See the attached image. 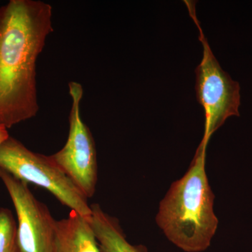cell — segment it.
<instances>
[{
  "label": "cell",
  "mask_w": 252,
  "mask_h": 252,
  "mask_svg": "<svg viewBox=\"0 0 252 252\" xmlns=\"http://www.w3.org/2000/svg\"><path fill=\"white\" fill-rule=\"evenodd\" d=\"M53 8L39 0L0 7V126L11 128L39 112L36 65L52 32Z\"/></svg>",
  "instance_id": "6da1fadb"
},
{
  "label": "cell",
  "mask_w": 252,
  "mask_h": 252,
  "mask_svg": "<svg viewBox=\"0 0 252 252\" xmlns=\"http://www.w3.org/2000/svg\"><path fill=\"white\" fill-rule=\"evenodd\" d=\"M207 144L202 140L188 170L170 186L156 217L169 241L185 252L205 251L218 228L205 170Z\"/></svg>",
  "instance_id": "7a4b0ae2"
},
{
  "label": "cell",
  "mask_w": 252,
  "mask_h": 252,
  "mask_svg": "<svg viewBox=\"0 0 252 252\" xmlns=\"http://www.w3.org/2000/svg\"><path fill=\"white\" fill-rule=\"evenodd\" d=\"M0 170L24 183L46 189L71 211L90 219L88 198L50 156L35 153L9 136L0 147Z\"/></svg>",
  "instance_id": "3957f363"
},
{
  "label": "cell",
  "mask_w": 252,
  "mask_h": 252,
  "mask_svg": "<svg viewBox=\"0 0 252 252\" xmlns=\"http://www.w3.org/2000/svg\"><path fill=\"white\" fill-rule=\"evenodd\" d=\"M189 14L199 31V39L203 47V56L195 74L197 99L205 112V132L203 140L209 143L211 136L228 118L239 117L240 87L228 73L223 70L205 34L196 14L195 3L185 1Z\"/></svg>",
  "instance_id": "277c9868"
},
{
  "label": "cell",
  "mask_w": 252,
  "mask_h": 252,
  "mask_svg": "<svg viewBox=\"0 0 252 252\" xmlns=\"http://www.w3.org/2000/svg\"><path fill=\"white\" fill-rule=\"evenodd\" d=\"M68 86L72 99L69 135L64 147L50 157L89 199L94 195L97 182L95 144L90 129L81 118L83 86L76 81H71Z\"/></svg>",
  "instance_id": "5b68a950"
},
{
  "label": "cell",
  "mask_w": 252,
  "mask_h": 252,
  "mask_svg": "<svg viewBox=\"0 0 252 252\" xmlns=\"http://www.w3.org/2000/svg\"><path fill=\"white\" fill-rule=\"evenodd\" d=\"M0 179L17 214V238L23 252H52L56 220L45 204L34 197L27 184L0 170Z\"/></svg>",
  "instance_id": "8992f818"
},
{
  "label": "cell",
  "mask_w": 252,
  "mask_h": 252,
  "mask_svg": "<svg viewBox=\"0 0 252 252\" xmlns=\"http://www.w3.org/2000/svg\"><path fill=\"white\" fill-rule=\"evenodd\" d=\"M89 220L71 211L56 220L52 252H101Z\"/></svg>",
  "instance_id": "52a82bcc"
},
{
  "label": "cell",
  "mask_w": 252,
  "mask_h": 252,
  "mask_svg": "<svg viewBox=\"0 0 252 252\" xmlns=\"http://www.w3.org/2000/svg\"><path fill=\"white\" fill-rule=\"evenodd\" d=\"M89 223L101 252H147L143 245H133L126 239L119 220L102 210L97 204L91 205Z\"/></svg>",
  "instance_id": "ba28073f"
},
{
  "label": "cell",
  "mask_w": 252,
  "mask_h": 252,
  "mask_svg": "<svg viewBox=\"0 0 252 252\" xmlns=\"http://www.w3.org/2000/svg\"><path fill=\"white\" fill-rule=\"evenodd\" d=\"M0 252H23L18 243L17 224L6 208H0Z\"/></svg>",
  "instance_id": "9c48e42d"
},
{
  "label": "cell",
  "mask_w": 252,
  "mask_h": 252,
  "mask_svg": "<svg viewBox=\"0 0 252 252\" xmlns=\"http://www.w3.org/2000/svg\"><path fill=\"white\" fill-rule=\"evenodd\" d=\"M9 136L8 129L4 126H0V147H1V144L9 138Z\"/></svg>",
  "instance_id": "30bf717a"
}]
</instances>
